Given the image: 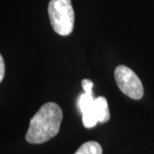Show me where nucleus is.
<instances>
[{
    "mask_svg": "<svg viewBox=\"0 0 154 154\" xmlns=\"http://www.w3.org/2000/svg\"><path fill=\"white\" fill-rule=\"evenodd\" d=\"M63 111L56 103L43 105L29 123L26 140L31 144H42L55 137L59 132Z\"/></svg>",
    "mask_w": 154,
    "mask_h": 154,
    "instance_id": "1",
    "label": "nucleus"
},
{
    "mask_svg": "<svg viewBox=\"0 0 154 154\" xmlns=\"http://www.w3.org/2000/svg\"><path fill=\"white\" fill-rule=\"evenodd\" d=\"M48 14L51 27L56 33L62 36H67L72 33L75 13L71 0H51Z\"/></svg>",
    "mask_w": 154,
    "mask_h": 154,
    "instance_id": "2",
    "label": "nucleus"
},
{
    "mask_svg": "<svg viewBox=\"0 0 154 154\" xmlns=\"http://www.w3.org/2000/svg\"><path fill=\"white\" fill-rule=\"evenodd\" d=\"M114 76L119 89L128 97L133 99H140L143 97L142 82L131 69L119 65L116 68Z\"/></svg>",
    "mask_w": 154,
    "mask_h": 154,
    "instance_id": "3",
    "label": "nucleus"
},
{
    "mask_svg": "<svg viewBox=\"0 0 154 154\" xmlns=\"http://www.w3.org/2000/svg\"><path fill=\"white\" fill-rule=\"evenodd\" d=\"M95 99L94 96L82 94L80 95L78 100V106L82 114V123L85 128H92L99 122L98 116L95 111Z\"/></svg>",
    "mask_w": 154,
    "mask_h": 154,
    "instance_id": "4",
    "label": "nucleus"
},
{
    "mask_svg": "<svg viewBox=\"0 0 154 154\" xmlns=\"http://www.w3.org/2000/svg\"><path fill=\"white\" fill-rule=\"evenodd\" d=\"M95 111L98 116V120L100 123H105L110 119V111L108 108V103L105 97H98L94 101Z\"/></svg>",
    "mask_w": 154,
    "mask_h": 154,
    "instance_id": "5",
    "label": "nucleus"
},
{
    "mask_svg": "<svg viewBox=\"0 0 154 154\" xmlns=\"http://www.w3.org/2000/svg\"><path fill=\"white\" fill-rule=\"evenodd\" d=\"M75 154H102V147L96 141H88L81 146Z\"/></svg>",
    "mask_w": 154,
    "mask_h": 154,
    "instance_id": "6",
    "label": "nucleus"
},
{
    "mask_svg": "<svg viewBox=\"0 0 154 154\" xmlns=\"http://www.w3.org/2000/svg\"><path fill=\"white\" fill-rule=\"evenodd\" d=\"M82 88L85 94L91 95V96H94V94H93L94 83H93L92 81H90L88 79H84L82 82Z\"/></svg>",
    "mask_w": 154,
    "mask_h": 154,
    "instance_id": "7",
    "label": "nucleus"
},
{
    "mask_svg": "<svg viewBox=\"0 0 154 154\" xmlns=\"http://www.w3.org/2000/svg\"><path fill=\"white\" fill-rule=\"evenodd\" d=\"M5 62L3 59V57L0 54V82L3 81L5 76Z\"/></svg>",
    "mask_w": 154,
    "mask_h": 154,
    "instance_id": "8",
    "label": "nucleus"
}]
</instances>
